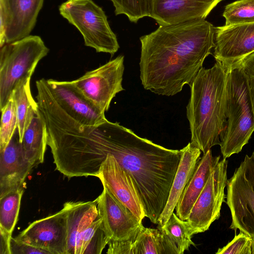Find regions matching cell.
<instances>
[{"label":"cell","mask_w":254,"mask_h":254,"mask_svg":"<svg viewBox=\"0 0 254 254\" xmlns=\"http://www.w3.org/2000/svg\"><path fill=\"white\" fill-rule=\"evenodd\" d=\"M10 254H50L46 251L18 241L12 237L10 241Z\"/></svg>","instance_id":"32"},{"label":"cell","mask_w":254,"mask_h":254,"mask_svg":"<svg viewBox=\"0 0 254 254\" xmlns=\"http://www.w3.org/2000/svg\"><path fill=\"white\" fill-rule=\"evenodd\" d=\"M68 226L66 207L31 223L15 238L46 251L50 254H67Z\"/></svg>","instance_id":"10"},{"label":"cell","mask_w":254,"mask_h":254,"mask_svg":"<svg viewBox=\"0 0 254 254\" xmlns=\"http://www.w3.org/2000/svg\"><path fill=\"white\" fill-rule=\"evenodd\" d=\"M182 153V149L166 148L108 120L96 126H76L68 146L78 177H97L107 156H114L131 177L146 217L155 224L167 203Z\"/></svg>","instance_id":"1"},{"label":"cell","mask_w":254,"mask_h":254,"mask_svg":"<svg viewBox=\"0 0 254 254\" xmlns=\"http://www.w3.org/2000/svg\"><path fill=\"white\" fill-rule=\"evenodd\" d=\"M227 69V120L220 145L224 159L240 152L254 131V112L246 76L236 64Z\"/></svg>","instance_id":"4"},{"label":"cell","mask_w":254,"mask_h":254,"mask_svg":"<svg viewBox=\"0 0 254 254\" xmlns=\"http://www.w3.org/2000/svg\"><path fill=\"white\" fill-rule=\"evenodd\" d=\"M181 158L174 177L168 200L161 214L158 227L163 226L174 212L185 187L191 178L200 160L201 151L190 142L184 147Z\"/></svg>","instance_id":"18"},{"label":"cell","mask_w":254,"mask_h":254,"mask_svg":"<svg viewBox=\"0 0 254 254\" xmlns=\"http://www.w3.org/2000/svg\"><path fill=\"white\" fill-rule=\"evenodd\" d=\"M97 177L122 204L142 222L145 211L131 177L120 166L115 158L107 155Z\"/></svg>","instance_id":"14"},{"label":"cell","mask_w":254,"mask_h":254,"mask_svg":"<svg viewBox=\"0 0 254 254\" xmlns=\"http://www.w3.org/2000/svg\"><path fill=\"white\" fill-rule=\"evenodd\" d=\"M223 16L227 26L254 22V0H238L227 4Z\"/></svg>","instance_id":"27"},{"label":"cell","mask_w":254,"mask_h":254,"mask_svg":"<svg viewBox=\"0 0 254 254\" xmlns=\"http://www.w3.org/2000/svg\"><path fill=\"white\" fill-rule=\"evenodd\" d=\"M215 27L205 19L159 25L140 38L143 88L172 96L189 85L215 46Z\"/></svg>","instance_id":"2"},{"label":"cell","mask_w":254,"mask_h":254,"mask_svg":"<svg viewBox=\"0 0 254 254\" xmlns=\"http://www.w3.org/2000/svg\"><path fill=\"white\" fill-rule=\"evenodd\" d=\"M97 199L98 214L109 242L132 241L143 228L142 222L105 187Z\"/></svg>","instance_id":"11"},{"label":"cell","mask_w":254,"mask_h":254,"mask_svg":"<svg viewBox=\"0 0 254 254\" xmlns=\"http://www.w3.org/2000/svg\"><path fill=\"white\" fill-rule=\"evenodd\" d=\"M0 152L3 151L17 130V118L12 98L0 110Z\"/></svg>","instance_id":"28"},{"label":"cell","mask_w":254,"mask_h":254,"mask_svg":"<svg viewBox=\"0 0 254 254\" xmlns=\"http://www.w3.org/2000/svg\"><path fill=\"white\" fill-rule=\"evenodd\" d=\"M216 254H252V238L240 231L225 246L218 250Z\"/></svg>","instance_id":"30"},{"label":"cell","mask_w":254,"mask_h":254,"mask_svg":"<svg viewBox=\"0 0 254 254\" xmlns=\"http://www.w3.org/2000/svg\"><path fill=\"white\" fill-rule=\"evenodd\" d=\"M220 157V155L213 156L210 149L200 159L175 208L176 214L181 219L187 220L193 205Z\"/></svg>","instance_id":"19"},{"label":"cell","mask_w":254,"mask_h":254,"mask_svg":"<svg viewBox=\"0 0 254 254\" xmlns=\"http://www.w3.org/2000/svg\"><path fill=\"white\" fill-rule=\"evenodd\" d=\"M47 143L46 124L39 111L25 131L21 142L24 156L33 167L44 162Z\"/></svg>","instance_id":"22"},{"label":"cell","mask_w":254,"mask_h":254,"mask_svg":"<svg viewBox=\"0 0 254 254\" xmlns=\"http://www.w3.org/2000/svg\"><path fill=\"white\" fill-rule=\"evenodd\" d=\"M121 254H179L176 245L157 229L144 226L132 241L120 242Z\"/></svg>","instance_id":"20"},{"label":"cell","mask_w":254,"mask_h":254,"mask_svg":"<svg viewBox=\"0 0 254 254\" xmlns=\"http://www.w3.org/2000/svg\"><path fill=\"white\" fill-rule=\"evenodd\" d=\"M6 0L8 16L5 44L20 40L30 35L36 25L44 1V0Z\"/></svg>","instance_id":"17"},{"label":"cell","mask_w":254,"mask_h":254,"mask_svg":"<svg viewBox=\"0 0 254 254\" xmlns=\"http://www.w3.org/2000/svg\"><path fill=\"white\" fill-rule=\"evenodd\" d=\"M236 64L241 67L247 79L254 112V52Z\"/></svg>","instance_id":"31"},{"label":"cell","mask_w":254,"mask_h":254,"mask_svg":"<svg viewBox=\"0 0 254 254\" xmlns=\"http://www.w3.org/2000/svg\"><path fill=\"white\" fill-rule=\"evenodd\" d=\"M24 189L0 197V234L10 239L17 221Z\"/></svg>","instance_id":"25"},{"label":"cell","mask_w":254,"mask_h":254,"mask_svg":"<svg viewBox=\"0 0 254 254\" xmlns=\"http://www.w3.org/2000/svg\"><path fill=\"white\" fill-rule=\"evenodd\" d=\"M124 70V56L119 55L70 82L94 106L105 113L116 94L124 90L122 86Z\"/></svg>","instance_id":"8"},{"label":"cell","mask_w":254,"mask_h":254,"mask_svg":"<svg viewBox=\"0 0 254 254\" xmlns=\"http://www.w3.org/2000/svg\"><path fill=\"white\" fill-rule=\"evenodd\" d=\"M49 48L37 35H28L4 44L0 51V109L5 106L19 83L31 78Z\"/></svg>","instance_id":"5"},{"label":"cell","mask_w":254,"mask_h":254,"mask_svg":"<svg viewBox=\"0 0 254 254\" xmlns=\"http://www.w3.org/2000/svg\"><path fill=\"white\" fill-rule=\"evenodd\" d=\"M213 56L228 68L254 52V22L215 27Z\"/></svg>","instance_id":"12"},{"label":"cell","mask_w":254,"mask_h":254,"mask_svg":"<svg viewBox=\"0 0 254 254\" xmlns=\"http://www.w3.org/2000/svg\"><path fill=\"white\" fill-rule=\"evenodd\" d=\"M223 0H149V17L159 25L205 19Z\"/></svg>","instance_id":"13"},{"label":"cell","mask_w":254,"mask_h":254,"mask_svg":"<svg viewBox=\"0 0 254 254\" xmlns=\"http://www.w3.org/2000/svg\"><path fill=\"white\" fill-rule=\"evenodd\" d=\"M33 168L24 156L17 130L5 149L0 152V197L23 189Z\"/></svg>","instance_id":"16"},{"label":"cell","mask_w":254,"mask_h":254,"mask_svg":"<svg viewBox=\"0 0 254 254\" xmlns=\"http://www.w3.org/2000/svg\"><path fill=\"white\" fill-rule=\"evenodd\" d=\"M109 241L99 215L80 234L75 254H101Z\"/></svg>","instance_id":"24"},{"label":"cell","mask_w":254,"mask_h":254,"mask_svg":"<svg viewBox=\"0 0 254 254\" xmlns=\"http://www.w3.org/2000/svg\"><path fill=\"white\" fill-rule=\"evenodd\" d=\"M252 254H254V238H252Z\"/></svg>","instance_id":"33"},{"label":"cell","mask_w":254,"mask_h":254,"mask_svg":"<svg viewBox=\"0 0 254 254\" xmlns=\"http://www.w3.org/2000/svg\"><path fill=\"white\" fill-rule=\"evenodd\" d=\"M227 68L216 61L210 68L202 67L189 85L186 113L190 143L203 154L221 144L220 136L227 122Z\"/></svg>","instance_id":"3"},{"label":"cell","mask_w":254,"mask_h":254,"mask_svg":"<svg viewBox=\"0 0 254 254\" xmlns=\"http://www.w3.org/2000/svg\"><path fill=\"white\" fill-rule=\"evenodd\" d=\"M226 187V203L232 217L230 228L254 238V151L245 156Z\"/></svg>","instance_id":"7"},{"label":"cell","mask_w":254,"mask_h":254,"mask_svg":"<svg viewBox=\"0 0 254 254\" xmlns=\"http://www.w3.org/2000/svg\"><path fill=\"white\" fill-rule=\"evenodd\" d=\"M51 92L60 106L82 125L96 126L107 120L101 112L71 84L70 81L47 79Z\"/></svg>","instance_id":"15"},{"label":"cell","mask_w":254,"mask_h":254,"mask_svg":"<svg viewBox=\"0 0 254 254\" xmlns=\"http://www.w3.org/2000/svg\"><path fill=\"white\" fill-rule=\"evenodd\" d=\"M228 164L224 158L217 163L190 211L187 221L193 235L208 230L220 216L222 205L226 202Z\"/></svg>","instance_id":"9"},{"label":"cell","mask_w":254,"mask_h":254,"mask_svg":"<svg viewBox=\"0 0 254 254\" xmlns=\"http://www.w3.org/2000/svg\"><path fill=\"white\" fill-rule=\"evenodd\" d=\"M64 206L67 211L68 226L67 254H75L80 234L98 217L97 199L87 201H68Z\"/></svg>","instance_id":"21"},{"label":"cell","mask_w":254,"mask_h":254,"mask_svg":"<svg viewBox=\"0 0 254 254\" xmlns=\"http://www.w3.org/2000/svg\"><path fill=\"white\" fill-rule=\"evenodd\" d=\"M116 15L123 14L131 22L149 17V0H110Z\"/></svg>","instance_id":"29"},{"label":"cell","mask_w":254,"mask_h":254,"mask_svg":"<svg viewBox=\"0 0 254 254\" xmlns=\"http://www.w3.org/2000/svg\"><path fill=\"white\" fill-rule=\"evenodd\" d=\"M157 228L176 245L179 254H183L191 245L195 246L191 240L193 234L190 223L181 219L174 212L163 226Z\"/></svg>","instance_id":"26"},{"label":"cell","mask_w":254,"mask_h":254,"mask_svg":"<svg viewBox=\"0 0 254 254\" xmlns=\"http://www.w3.org/2000/svg\"><path fill=\"white\" fill-rule=\"evenodd\" d=\"M59 10L80 32L86 46L111 56L118 51L117 37L104 11L92 0H67L60 5Z\"/></svg>","instance_id":"6"},{"label":"cell","mask_w":254,"mask_h":254,"mask_svg":"<svg viewBox=\"0 0 254 254\" xmlns=\"http://www.w3.org/2000/svg\"><path fill=\"white\" fill-rule=\"evenodd\" d=\"M30 79L23 80L12 93V99L17 118L19 141L22 142L25 131L39 112L37 102L33 99L30 89Z\"/></svg>","instance_id":"23"}]
</instances>
